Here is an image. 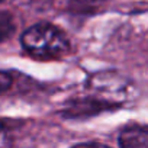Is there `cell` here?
<instances>
[{
	"label": "cell",
	"instance_id": "1",
	"mask_svg": "<svg viewBox=\"0 0 148 148\" xmlns=\"http://www.w3.org/2000/svg\"><path fill=\"white\" fill-rule=\"evenodd\" d=\"M21 45L26 54L38 60H57L71 51L68 36L55 25L39 22L29 26L21 36Z\"/></svg>",
	"mask_w": 148,
	"mask_h": 148
},
{
	"label": "cell",
	"instance_id": "2",
	"mask_svg": "<svg viewBox=\"0 0 148 148\" xmlns=\"http://www.w3.org/2000/svg\"><path fill=\"white\" fill-rule=\"evenodd\" d=\"M89 95L108 103L113 109H118L123 103L132 99V83L115 71H100L89 77L86 83Z\"/></svg>",
	"mask_w": 148,
	"mask_h": 148
},
{
	"label": "cell",
	"instance_id": "3",
	"mask_svg": "<svg viewBox=\"0 0 148 148\" xmlns=\"http://www.w3.org/2000/svg\"><path fill=\"white\" fill-rule=\"evenodd\" d=\"M106 110H113V108L109 106L108 103L96 99L95 96L87 95V96H83V97L68 100L67 109L64 110V116L79 119V118L95 116V115H99V113L106 112Z\"/></svg>",
	"mask_w": 148,
	"mask_h": 148
},
{
	"label": "cell",
	"instance_id": "4",
	"mask_svg": "<svg viewBox=\"0 0 148 148\" xmlns=\"http://www.w3.org/2000/svg\"><path fill=\"white\" fill-rule=\"evenodd\" d=\"M119 145L125 148L148 147V125H129L119 134Z\"/></svg>",
	"mask_w": 148,
	"mask_h": 148
},
{
	"label": "cell",
	"instance_id": "5",
	"mask_svg": "<svg viewBox=\"0 0 148 148\" xmlns=\"http://www.w3.org/2000/svg\"><path fill=\"white\" fill-rule=\"evenodd\" d=\"M16 29V23L13 16L9 12H0V44L13 35Z\"/></svg>",
	"mask_w": 148,
	"mask_h": 148
},
{
	"label": "cell",
	"instance_id": "6",
	"mask_svg": "<svg viewBox=\"0 0 148 148\" xmlns=\"http://www.w3.org/2000/svg\"><path fill=\"white\" fill-rule=\"evenodd\" d=\"M12 82H13V80H12L10 73H8V71H2V70H0V95L6 93V92L10 89Z\"/></svg>",
	"mask_w": 148,
	"mask_h": 148
},
{
	"label": "cell",
	"instance_id": "7",
	"mask_svg": "<svg viewBox=\"0 0 148 148\" xmlns=\"http://www.w3.org/2000/svg\"><path fill=\"white\" fill-rule=\"evenodd\" d=\"M71 2L77 3V5H86V6H93V5L99 3L100 0H71Z\"/></svg>",
	"mask_w": 148,
	"mask_h": 148
},
{
	"label": "cell",
	"instance_id": "8",
	"mask_svg": "<svg viewBox=\"0 0 148 148\" xmlns=\"http://www.w3.org/2000/svg\"><path fill=\"white\" fill-rule=\"evenodd\" d=\"M2 131H3V123L0 122V132H2Z\"/></svg>",
	"mask_w": 148,
	"mask_h": 148
}]
</instances>
